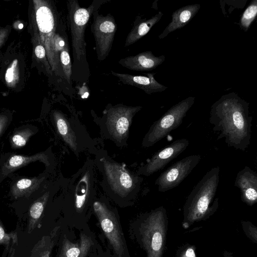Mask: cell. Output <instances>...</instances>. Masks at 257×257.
Wrapping results in <instances>:
<instances>
[{"label": "cell", "instance_id": "cell-24", "mask_svg": "<svg viewBox=\"0 0 257 257\" xmlns=\"http://www.w3.org/2000/svg\"><path fill=\"white\" fill-rule=\"evenodd\" d=\"M43 209L44 205L41 202L35 203L30 209L31 216L34 219L39 218L41 215Z\"/></svg>", "mask_w": 257, "mask_h": 257}, {"label": "cell", "instance_id": "cell-31", "mask_svg": "<svg viewBox=\"0 0 257 257\" xmlns=\"http://www.w3.org/2000/svg\"><path fill=\"white\" fill-rule=\"evenodd\" d=\"M5 232L3 228L0 226V240L3 239L4 236Z\"/></svg>", "mask_w": 257, "mask_h": 257}, {"label": "cell", "instance_id": "cell-21", "mask_svg": "<svg viewBox=\"0 0 257 257\" xmlns=\"http://www.w3.org/2000/svg\"><path fill=\"white\" fill-rule=\"evenodd\" d=\"M257 15V0L251 2L243 12L240 20V26L247 31Z\"/></svg>", "mask_w": 257, "mask_h": 257}, {"label": "cell", "instance_id": "cell-16", "mask_svg": "<svg viewBox=\"0 0 257 257\" xmlns=\"http://www.w3.org/2000/svg\"><path fill=\"white\" fill-rule=\"evenodd\" d=\"M92 244L91 238L84 233H81L76 243L64 237L60 257H85Z\"/></svg>", "mask_w": 257, "mask_h": 257}, {"label": "cell", "instance_id": "cell-4", "mask_svg": "<svg viewBox=\"0 0 257 257\" xmlns=\"http://www.w3.org/2000/svg\"><path fill=\"white\" fill-rule=\"evenodd\" d=\"M166 210L163 206L151 211L141 224L140 232L147 257H162L168 228Z\"/></svg>", "mask_w": 257, "mask_h": 257}, {"label": "cell", "instance_id": "cell-6", "mask_svg": "<svg viewBox=\"0 0 257 257\" xmlns=\"http://www.w3.org/2000/svg\"><path fill=\"white\" fill-rule=\"evenodd\" d=\"M92 16L91 30L95 40L97 59L102 61L107 57L111 49L116 31V24L111 14L104 16L96 10Z\"/></svg>", "mask_w": 257, "mask_h": 257}, {"label": "cell", "instance_id": "cell-22", "mask_svg": "<svg viewBox=\"0 0 257 257\" xmlns=\"http://www.w3.org/2000/svg\"><path fill=\"white\" fill-rule=\"evenodd\" d=\"M60 60L62 66L64 78L68 83L70 84L71 77L72 76V64L68 47L65 45L63 47V50L60 52Z\"/></svg>", "mask_w": 257, "mask_h": 257}, {"label": "cell", "instance_id": "cell-28", "mask_svg": "<svg viewBox=\"0 0 257 257\" xmlns=\"http://www.w3.org/2000/svg\"><path fill=\"white\" fill-rule=\"evenodd\" d=\"M13 143L17 146L23 147L25 145L26 139L21 134H17L12 138Z\"/></svg>", "mask_w": 257, "mask_h": 257}, {"label": "cell", "instance_id": "cell-17", "mask_svg": "<svg viewBox=\"0 0 257 257\" xmlns=\"http://www.w3.org/2000/svg\"><path fill=\"white\" fill-rule=\"evenodd\" d=\"M163 15V14L161 12H159L150 19L140 20L137 23L134 24L126 37L124 47L133 45L145 36L151 28L160 20Z\"/></svg>", "mask_w": 257, "mask_h": 257}, {"label": "cell", "instance_id": "cell-23", "mask_svg": "<svg viewBox=\"0 0 257 257\" xmlns=\"http://www.w3.org/2000/svg\"><path fill=\"white\" fill-rule=\"evenodd\" d=\"M243 230L245 234L252 241L257 242V228L249 221H242L241 222Z\"/></svg>", "mask_w": 257, "mask_h": 257}, {"label": "cell", "instance_id": "cell-32", "mask_svg": "<svg viewBox=\"0 0 257 257\" xmlns=\"http://www.w3.org/2000/svg\"><path fill=\"white\" fill-rule=\"evenodd\" d=\"M23 25L22 24H19V29H21L23 28Z\"/></svg>", "mask_w": 257, "mask_h": 257}, {"label": "cell", "instance_id": "cell-20", "mask_svg": "<svg viewBox=\"0 0 257 257\" xmlns=\"http://www.w3.org/2000/svg\"><path fill=\"white\" fill-rule=\"evenodd\" d=\"M36 20L41 32L49 33L54 26V20L50 9L46 6L39 8L36 12Z\"/></svg>", "mask_w": 257, "mask_h": 257}, {"label": "cell", "instance_id": "cell-12", "mask_svg": "<svg viewBox=\"0 0 257 257\" xmlns=\"http://www.w3.org/2000/svg\"><path fill=\"white\" fill-rule=\"evenodd\" d=\"M234 186L239 189L241 200L249 206L257 202V174L248 166H245L236 175Z\"/></svg>", "mask_w": 257, "mask_h": 257}, {"label": "cell", "instance_id": "cell-3", "mask_svg": "<svg viewBox=\"0 0 257 257\" xmlns=\"http://www.w3.org/2000/svg\"><path fill=\"white\" fill-rule=\"evenodd\" d=\"M103 1H93L87 8L80 7L76 0L68 1V17L71 38L73 65H78L86 59L85 32L87 23L94 12L98 10Z\"/></svg>", "mask_w": 257, "mask_h": 257}, {"label": "cell", "instance_id": "cell-2", "mask_svg": "<svg viewBox=\"0 0 257 257\" xmlns=\"http://www.w3.org/2000/svg\"><path fill=\"white\" fill-rule=\"evenodd\" d=\"M220 168L208 171L195 186L183 207V226L190 227L195 222L204 220L212 215L218 207V198L214 199L219 181Z\"/></svg>", "mask_w": 257, "mask_h": 257}, {"label": "cell", "instance_id": "cell-10", "mask_svg": "<svg viewBox=\"0 0 257 257\" xmlns=\"http://www.w3.org/2000/svg\"><path fill=\"white\" fill-rule=\"evenodd\" d=\"M189 145V141L186 139L175 140L154 154L149 161L140 168L139 174L148 176L162 170L184 151Z\"/></svg>", "mask_w": 257, "mask_h": 257}, {"label": "cell", "instance_id": "cell-7", "mask_svg": "<svg viewBox=\"0 0 257 257\" xmlns=\"http://www.w3.org/2000/svg\"><path fill=\"white\" fill-rule=\"evenodd\" d=\"M103 170L111 189L119 195L124 197L139 189L142 178L132 175L122 165L102 159Z\"/></svg>", "mask_w": 257, "mask_h": 257}, {"label": "cell", "instance_id": "cell-27", "mask_svg": "<svg viewBox=\"0 0 257 257\" xmlns=\"http://www.w3.org/2000/svg\"><path fill=\"white\" fill-rule=\"evenodd\" d=\"M32 181L29 179H22L17 183V187L20 190H24L29 188L32 184Z\"/></svg>", "mask_w": 257, "mask_h": 257}, {"label": "cell", "instance_id": "cell-33", "mask_svg": "<svg viewBox=\"0 0 257 257\" xmlns=\"http://www.w3.org/2000/svg\"><path fill=\"white\" fill-rule=\"evenodd\" d=\"M224 257H228V255H225V256H224Z\"/></svg>", "mask_w": 257, "mask_h": 257}, {"label": "cell", "instance_id": "cell-1", "mask_svg": "<svg viewBox=\"0 0 257 257\" xmlns=\"http://www.w3.org/2000/svg\"><path fill=\"white\" fill-rule=\"evenodd\" d=\"M252 120L249 103L235 92L222 95L211 107L209 122L218 133L217 140L224 138L236 150L244 151L250 144Z\"/></svg>", "mask_w": 257, "mask_h": 257}, {"label": "cell", "instance_id": "cell-25", "mask_svg": "<svg viewBox=\"0 0 257 257\" xmlns=\"http://www.w3.org/2000/svg\"><path fill=\"white\" fill-rule=\"evenodd\" d=\"M32 158H25L21 156H14L10 159L9 161V165L12 167H16L21 165L29 160H31Z\"/></svg>", "mask_w": 257, "mask_h": 257}, {"label": "cell", "instance_id": "cell-8", "mask_svg": "<svg viewBox=\"0 0 257 257\" xmlns=\"http://www.w3.org/2000/svg\"><path fill=\"white\" fill-rule=\"evenodd\" d=\"M201 159V155H192L168 168L155 181L159 191L165 192L178 186L193 171Z\"/></svg>", "mask_w": 257, "mask_h": 257}, {"label": "cell", "instance_id": "cell-11", "mask_svg": "<svg viewBox=\"0 0 257 257\" xmlns=\"http://www.w3.org/2000/svg\"><path fill=\"white\" fill-rule=\"evenodd\" d=\"M141 108V106L117 105L107 111L106 124L113 138L118 140L126 136L133 117Z\"/></svg>", "mask_w": 257, "mask_h": 257}, {"label": "cell", "instance_id": "cell-18", "mask_svg": "<svg viewBox=\"0 0 257 257\" xmlns=\"http://www.w3.org/2000/svg\"><path fill=\"white\" fill-rule=\"evenodd\" d=\"M93 187L90 171L83 172L77 183L74 192L75 205L77 210L84 206L90 196Z\"/></svg>", "mask_w": 257, "mask_h": 257}, {"label": "cell", "instance_id": "cell-9", "mask_svg": "<svg viewBox=\"0 0 257 257\" xmlns=\"http://www.w3.org/2000/svg\"><path fill=\"white\" fill-rule=\"evenodd\" d=\"M93 209L105 236L118 257H122L124 246L119 224L114 213L99 201L94 202Z\"/></svg>", "mask_w": 257, "mask_h": 257}, {"label": "cell", "instance_id": "cell-30", "mask_svg": "<svg viewBox=\"0 0 257 257\" xmlns=\"http://www.w3.org/2000/svg\"><path fill=\"white\" fill-rule=\"evenodd\" d=\"M35 54L39 58H43L45 56V49L41 45L37 46L35 48Z\"/></svg>", "mask_w": 257, "mask_h": 257}, {"label": "cell", "instance_id": "cell-13", "mask_svg": "<svg viewBox=\"0 0 257 257\" xmlns=\"http://www.w3.org/2000/svg\"><path fill=\"white\" fill-rule=\"evenodd\" d=\"M111 73L123 84L137 87L148 94L162 92L167 88L155 79V73H147L146 76L133 75L112 70Z\"/></svg>", "mask_w": 257, "mask_h": 257}, {"label": "cell", "instance_id": "cell-29", "mask_svg": "<svg viewBox=\"0 0 257 257\" xmlns=\"http://www.w3.org/2000/svg\"><path fill=\"white\" fill-rule=\"evenodd\" d=\"M17 62V60H15L14 62H13V66H12V67H11L10 68L8 69L7 70V72L6 73V76H5V78H6V81L8 82H11L13 80V74H14V66L16 65Z\"/></svg>", "mask_w": 257, "mask_h": 257}, {"label": "cell", "instance_id": "cell-5", "mask_svg": "<svg viewBox=\"0 0 257 257\" xmlns=\"http://www.w3.org/2000/svg\"><path fill=\"white\" fill-rule=\"evenodd\" d=\"M194 101V97L189 96L168 109L152 125L143 139V146L145 147L153 146L178 127Z\"/></svg>", "mask_w": 257, "mask_h": 257}, {"label": "cell", "instance_id": "cell-19", "mask_svg": "<svg viewBox=\"0 0 257 257\" xmlns=\"http://www.w3.org/2000/svg\"><path fill=\"white\" fill-rule=\"evenodd\" d=\"M55 119L59 135L72 150L76 151L77 147L76 138L66 118L61 113H57Z\"/></svg>", "mask_w": 257, "mask_h": 257}, {"label": "cell", "instance_id": "cell-14", "mask_svg": "<svg viewBox=\"0 0 257 257\" xmlns=\"http://www.w3.org/2000/svg\"><path fill=\"white\" fill-rule=\"evenodd\" d=\"M165 60L164 55L156 56L151 51H146L121 58L118 61V64L131 70L150 71L156 68Z\"/></svg>", "mask_w": 257, "mask_h": 257}, {"label": "cell", "instance_id": "cell-26", "mask_svg": "<svg viewBox=\"0 0 257 257\" xmlns=\"http://www.w3.org/2000/svg\"><path fill=\"white\" fill-rule=\"evenodd\" d=\"M177 257H196L193 246L188 245L182 248L178 253Z\"/></svg>", "mask_w": 257, "mask_h": 257}, {"label": "cell", "instance_id": "cell-15", "mask_svg": "<svg viewBox=\"0 0 257 257\" xmlns=\"http://www.w3.org/2000/svg\"><path fill=\"white\" fill-rule=\"evenodd\" d=\"M200 8L199 4H193L182 7L175 11L172 15V21L159 36L163 39L169 33L186 25L195 16Z\"/></svg>", "mask_w": 257, "mask_h": 257}]
</instances>
